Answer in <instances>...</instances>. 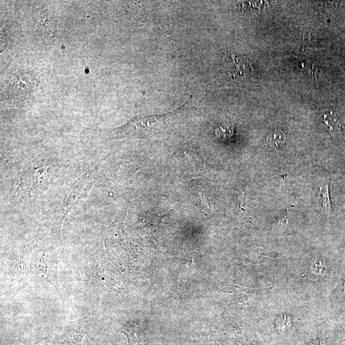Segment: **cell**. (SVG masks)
<instances>
[{"mask_svg":"<svg viewBox=\"0 0 345 345\" xmlns=\"http://www.w3.org/2000/svg\"><path fill=\"white\" fill-rule=\"evenodd\" d=\"M323 119L326 125L329 126L332 134L341 131L342 125L337 116L331 112L329 114L323 115Z\"/></svg>","mask_w":345,"mask_h":345,"instance_id":"obj_9","label":"cell"},{"mask_svg":"<svg viewBox=\"0 0 345 345\" xmlns=\"http://www.w3.org/2000/svg\"><path fill=\"white\" fill-rule=\"evenodd\" d=\"M225 61L226 67L233 78L243 77L248 71V68L246 67V63L243 59L234 54H231L230 56H228Z\"/></svg>","mask_w":345,"mask_h":345,"instance_id":"obj_6","label":"cell"},{"mask_svg":"<svg viewBox=\"0 0 345 345\" xmlns=\"http://www.w3.org/2000/svg\"><path fill=\"white\" fill-rule=\"evenodd\" d=\"M288 211H289V209H287L286 211L282 214L280 217L278 218V220L276 221L274 223L275 227L278 225L282 226L286 225L288 221Z\"/></svg>","mask_w":345,"mask_h":345,"instance_id":"obj_14","label":"cell"},{"mask_svg":"<svg viewBox=\"0 0 345 345\" xmlns=\"http://www.w3.org/2000/svg\"><path fill=\"white\" fill-rule=\"evenodd\" d=\"M37 17L39 27L40 28L43 33H54L56 23L53 13H51L48 9H42L37 13Z\"/></svg>","mask_w":345,"mask_h":345,"instance_id":"obj_7","label":"cell"},{"mask_svg":"<svg viewBox=\"0 0 345 345\" xmlns=\"http://www.w3.org/2000/svg\"><path fill=\"white\" fill-rule=\"evenodd\" d=\"M185 155L189 158L190 161L194 164L195 166H198V168H204V163L201 159L199 158L197 154L195 153L194 151H188L185 152Z\"/></svg>","mask_w":345,"mask_h":345,"instance_id":"obj_13","label":"cell"},{"mask_svg":"<svg viewBox=\"0 0 345 345\" xmlns=\"http://www.w3.org/2000/svg\"><path fill=\"white\" fill-rule=\"evenodd\" d=\"M287 140V135L282 130H275L266 138L268 144L276 149L284 144Z\"/></svg>","mask_w":345,"mask_h":345,"instance_id":"obj_8","label":"cell"},{"mask_svg":"<svg viewBox=\"0 0 345 345\" xmlns=\"http://www.w3.org/2000/svg\"><path fill=\"white\" fill-rule=\"evenodd\" d=\"M192 96L189 101L180 108L171 113L163 115L145 116L133 119L122 127L115 130L116 137H146L159 134L168 128L171 123L177 118L180 113L185 110V107L189 105Z\"/></svg>","mask_w":345,"mask_h":345,"instance_id":"obj_1","label":"cell"},{"mask_svg":"<svg viewBox=\"0 0 345 345\" xmlns=\"http://www.w3.org/2000/svg\"><path fill=\"white\" fill-rule=\"evenodd\" d=\"M37 343L33 344V345H35V344H36Z\"/></svg>","mask_w":345,"mask_h":345,"instance_id":"obj_15","label":"cell"},{"mask_svg":"<svg viewBox=\"0 0 345 345\" xmlns=\"http://www.w3.org/2000/svg\"><path fill=\"white\" fill-rule=\"evenodd\" d=\"M199 195H200L201 200V206L203 209L204 213L207 214H211L212 212H213V204L210 199L207 197L202 192H199Z\"/></svg>","mask_w":345,"mask_h":345,"instance_id":"obj_12","label":"cell"},{"mask_svg":"<svg viewBox=\"0 0 345 345\" xmlns=\"http://www.w3.org/2000/svg\"><path fill=\"white\" fill-rule=\"evenodd\" d=\"M88 331L85 319L70 323L51 341V345H82L83 339Z\"/></svg>","mask_w":345,"mask_h":345,"instance_id":"obj_5","label":"cell"},{"mask_svg":"<svg viewBox=\"0 0 345 345\" xmlns=\"http://www.w3.org/2000/svg\"><path fill=\"white\" fill-rule=\"evenodd\" d=\"M35 85L32 74L22 73L13 78L7 86L5 96L7 101L20 103L29 98Z\"/></svg>","mask_w":345,"mask_h":345,"instance_id":"obj_3","label":"cell"},{"mask_svg":"<svg viewBox=\"0 0 345 345\" xmlns=\"http://www.w3.org/2000/svg\"><path fill=\"white\" fill-rule=\"evenodd\" d=\"M321 196L324 199L323 201V206L325 209V213L327 215L329 214L330 209V199L329 196V184H326L324 187H320Z\"/></svg>","mask_w":345,"mask_h":345,"instance_id":"obj_11","label":"cell"},{"mask_svg":"<svg viewBox=\"0 0 345 345\" xmlns=\"http://www.w3.org/2000/svg\"><path fill=\"white\" fill-rule=\"evenodd\" d=\"M95 180L94 173L83 175L75 183L64 199L62 206L63 220L68 212L87 197Z\"/></svg>","mask_w":345,"mask_h":345,"instance_id":"obj_4","label":"cell"},{"mask_svg":"<svg viewBox=\"0 0 345 345\" xmlns=\"http://www.w3.org/2000/svg\"><path fill=\"white\" fill-rule=\"evenodd\" d=\"M58 265L55 258L49 253L38 251L29 256L23 257L16 267L19 270L18 273L46 281L58 290Z\"/></svg>","mask_w":345,"mask_h":345,"instance_id":"obj_2","label":"cell"},{"mask_svg":"<svg viewBox=\"0 0 345 345\" xmlns=\"http://www.w3.org/2000/svg\"><path fill=\"white\" fill-rule=\"evenodd\" d=\"M234 125L227 124L220 126L216 129L215 134L216 136L222 140L230 139L234 134Z\"/></svg>","mask_w":345,"mask_h":345,"instance_id":"obj_10","label":"cell"}]
</instances>
